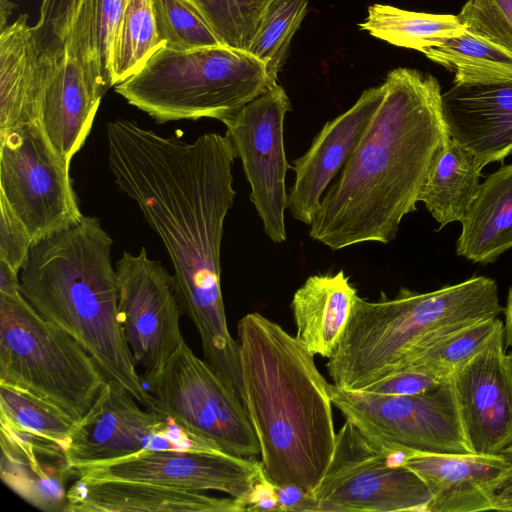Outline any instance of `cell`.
I'll return each mask as SVG.
<instances>
[{
    "mask_svg": "<svg viewBox=\"0 0 512 512\" xmlns=\"http://www.w3.org/2000/svg\"><path fill=\"white\" fill-rule=\"evenodd\" d=\"M106 137L114 181L161 239L205 360L237 382L239 343L227 324L220 263L224 221L236 197L229 138L212 132L188 142L122 118L107 124Z\"/></svg>",
    "mask_w": 512,
    "mask_h": 512,
    "instance_id": "1",
    "label": "cell"
},
{
    "mask_svg": "<svg viewBox=\"0 0 512 512\" xmlns=\"http://www.w3.org/2000/svg\"><path fill=\"white\" fill-rule=\"evenodd\" d=\"M384 84L380 105L310 225V238L333 251L394 240L451 140L433 75L399 67Z\"/></svg>",
    "mask_w": 512,
    "mask_h": 512,
    "instance_id": "2",
    "label": "cell"
},
{
    "mask_svg": "<svg viewBox=\"0 0 512 512\" xmlns=\"http://www.w3.org/2000/svg\"><path fill=\"white\" fill-rule=\"evenodd\" d=\"M242 400L275 486L310 493L335 447L329 383L314 356L278 323L258 312L238 322Z\"/></svg>",
    "mask_w": 512,
    "mask_h": 512,
    "instance_id": "3",
    "label": "cell"
},
{
    "mask_svg": "<svg viewBox=\"0 0 512 512\" xmlns=\"http://www.w3.org/2000/svg\"><path fill=\"white\" fill-rule=\"evenodd\" d=\"M113 241L96 217L35 241L20 270L22 295L46 321L72 336L107 380L151 410L118 313Z\"/></svg>",
    "mask_w": 512,
    "mask_h": 512,
    "instance_id": "4",
    "label": "cell"
},
{
    "mask_svg": "<svg viewBox=\"0 0 512 512\" xmlns=\"http://www.w3.org/2000/svg\"><path fill=\"white\" fill-rule=\"evenodd\" d=\"M273 83L265 64L247 50L225 45L187 51L162 47L114 89L160 124L201 118L222 122Z\"/></svg>",
    "mask_w": 512,
    "mask_h": 512,
    "instance_id": "5",
    "label": "cell"
},
{
    "mask_svg": "<svg viewBox=\"0 0 512 512\" xmlns=\"http://www.w3.org/2000/svg\"><path fill=\"white\" fill-rule=\"evenodd\" d=\"M461 310L444 288L401 287L377 301L357 296L343 337L326 364L333 384L359 391L394 373L413 353L457 330Z\"/></svg>",
    "mask_w": 512,
    "mask_h": 512,
    "instance_id": "6",
    "label": "cell"
},
{
    "mask_svg": "<svg viewBox=\"0 0 512 512\" xmlns=\"http://www.w3.org/2000/svg\"><path fill=\"white\" fill-rule=\"evenodd\" d=\"M106 377L68 333L46 321L21 294H0V383L26 391L78 421Z\"/></svg>",
    "mask_w": 512,
    "mask_h": 512,
    "instance_id": "7",
    "label": "cell"
},
{
    "mask_svg": "<svg viewBox=\"0 0 512 512\" xmlns=\"http://www.w3.org/2000/svg\"><path fill=\"white\" fill-rule=\"evenodd\" d=\"M406 452L383 444L345 419L336 433L330 463L308 494L310 511H422L431 494L403 466Z\"/></svg>",
    "mask_w": 512,
    "mask_h": 512,
    "instance_id": "8",
    "label": "cell"
},
{
    "mask_svg": "<svg viewBox=\"0 0 512 512\" xmlns=\"http://www.w3.org/2000/svg\"><path fill=\"white\" fill-rule=\"evenodd\" d=\"M148 386L151 411L216 444L226 454L242 458L260 455L243 400L186 342Z\"/></svg>",
    "mask_w": 512,
    "mask_h": 512,
    "instance_id": "9",
    "label": "cell"
},
{
    "mask_svg": "<svg viewBox=\"0 0 512 512\" xmlns=\"http://www.w3.org/2000/svg\"><path fill=\"white\" fill-rule=\"evenodd\" d=\"M70 163L39 123L0 132V198L27 227L33 243L84 216Z\"/></svg>",
    "mask_w": 512,
    "mask_h": 512,
    "instance_id": "10",
    "label": "cell"
},
{
    "mask_svg": "<svg viewBox=\"0 0 512 512\" xmlns=\"http://www.w3.org/2000/svg\"><path fill=\"white\" fill-rule=\"evenodd\" d=\"M329 391L345 419L383 444L407 452L473 454L462 432L449 380L408 396L345 390L334 384H329Z\"/></svg>",
    "mask_w": 512,
    "mask_h": 512,
    "instance_id": "11",
    "label": "cell"
},
{
    "mask_svg": "<svg viewBox=\"0 0 512 512\" xmlns=\"http://www.w3.org/2000/svg\"><path fill=\"white\" fill-rule=\"evenodd\" d=\"M139 404L125 388L106 380L90 410L77 421L65 452L70 466L108 462L145 450L224 453Z\"/></svg>",
    "mask_w": 512,
    "mask_h": 512,
    "instance_id": "12",
    "label": "cell"
},
{
    "mask_svg": "<svg viewBox=\"0 0 512 512\" xmlns=\"http://www.w3.org/2000/svg\"><path fill=\"white\" fill-rule=\"evenodd\" d=\"M291 102L282 86L273 83L262 94L222 121L236 158L250 185V201L274 242L286 240V158L284 119Z\"/></svg>",
    "mask_w": 512,
    "mask_h": 512,
    "instance_id": "13",
    "label": "cell"
},
{
    "mask_svg": "<svg viewBox=\"0 0 512 512\" xmlns=\"http://www.w3.org/2000/svg\"><path fill=\"white\" fill-rule=\"evenodd\" d=\"M118 313L136 365L149 384L182 345L184 314L174 276L146 248L116 262Z\"/></svg>",
    "mask_w": 512,
    "mask_h": 512,
    "instance_id": "14",
    "label": "cell"
},
{
    "mask_svg": "<svg viewBox=\"0 0 512 512\" xmlns=\"http://www.w3.org/2000/svg\"><path fill=\"white\" fill-rule=\"evenodd\" d=\"M263 474L261 461L229 454L145 450L74 469L85 483L132 481L188 491H219L246 502Z\"/></svg>",
    "mask_w": 512,
    "mask_h": 512,
    "instance_id": "15",
    "label": "cell"
},
{
    "mask_svg": "<svg viewBox=\"0 0 512 512\" xmlns=\"http://www.w3.org/2000/svg\"><path fill=\"white\" fill-rule=\"evenodd\" d=\"M506 348L501 325L448 379L473 454L497 455L512 446V364Z\"/></svg>",
    "mask_w": 512,
    "mask_h": 512,
    "instance_id": "16",
    "label": "cell"
},
{
    "mask_svg": "<svg viewBox=\"0 0 512 512\" xmlns=\"http://www.w3.org/2000/svg\"><path fill=\"white\" fill-rule=\"evenodd\" d=\"M385 90L384 82L364 90L348 110L326 122L308 150L293 161L295 181L287 209L296 220L312 224L325 191L358 144Z\"/></svg>",
    "mask_w": 512,
    "mask_h": 512,
    "instance_id": "17",
    "label": "cell"
},
{
    "mask_svg": "<svg viewBox=\"0 0 512 512\" xmlns=\"http://www.w3.org/2000/svg\"><path fill=\"white\" fill-rule=\"evenodd\" d=\"M38 61L39 123L53 146L71 161L90 134L104 94L90 84L78 60L64 45L39 46Z\"/></svg>",
    "mask_w": 512,
    "mask_h": 512,
    "instance_id": "18",
    "label": "cell"
},
{
    "mask_svg": "<svg viewBox=\"0 0 512 512\" xmlns=\"http://www.w3.org/2000/svg\"><path fill=\"white\" fill-rule=\"evenodd\" d=\"M403 466L417 474L431 494L427 512L495 510L507 463L501 454L408 452Z\"/></svg>",
    "mask_w": 512,
    "mask_h": 512,
    "instance_id": "19",
    "label": "cell"
},
{
    "mask_svg": "<svg viewBox=\"0 0 512 512\" xmlns=\"http://www.w3.org/2000/svg\"><path fill=\"white\" fill-rule=\"evenodd\" d=\"M442 103L451 139L470 149L482 167L512 153V82L453 85Z\"/></svg>",
    "mask_w": 512,
    "mask_h": 512,
    "instance_id": "20",
    "label": "cell"
},
{
    "mask_svg": "<svg viewBox=\"0 0 512 512\" xmlns=\"http://www.w3.org/2000/svg\"><path fill=\"white\" fill-rule=\"evenodd\" d=\"M1 424L0 475L4 484L35 508L65 511L67 483L74 478L65 450L53 441Z\"/></svg>",
    "mask_w": 512,
    "mask_h": 512,
    "instance_id": "21",
    "label": "cell"
},
{
    "mask_svg": "<svg viewBox=\"0 0 512 512\" xmlns=\"http://www.w3.org/2000/svg\"><path fill=\"white\" fill-rule=\"evenodd\" d=\"M66 512H243L245 501L132 481L85 483L68 490Z\"/></svg>",
    "mask_w": 512,
    "mask_h": 512,
    "instance_id": "22",
    "label": "cell"
},
{
    "mask_svg": "<svg viewBox=\"0 0 512 512\" xmlns=\"http://www.w3.org/2000/svg\"><path fill=\"white\" fill-rule=\"evenodd\" d=\"M38 53L27 14L0 30V132L40 121Z\"/></svg>",
    "mask_w": 512,
    "mask_h": 512,
    "instance_id": "23",
    "label": "cell"
},
{
    "mask_svg": "<svg viewBox=\"0 0 512 512\" xmlns=\"http://www.w3.org/2000/svg\"><path fill=\"white\" fill-rule=\"evenodd\" d=\"M357 296L343 270L308 277L291 302L295 337L313 355L330 358L344 335Z\"/></svg>",
    "mask_w": 512,
    "mask_h": 512,
    "instance_id": "24",
    "label": "cell"
},
{
    "mask_svg": "<svg viewBox=\"0 0 512 512\" xmlns=\"http://www.w3.org/2000/svg\"><path fill=\"white\" fill-rule=\"evenodd\" d=\"M461 224L458 256L488 264L512 248V163L502 165L480 184Z\"/></svg>",
    "mask_w": 512,
    "mask_h": 512,
    "instance_id": "25",
    "label": "cell"
},
{
    "mask_svg": "<svg viewBox=\"0 0 512 512\" xmlns=\"http://www.w3.org/2000/svg\"><path fill=\"white\" fill-rule=\"evenodd\" d=\"M482 169L477 156L453 139L439 154L419 195L439 229L465 218L478 194Z\"/></svg>",
    "mask_w": 512,
    "mask_h": 512,
    "instance_id": "26",
    "label": "cell"
},
{
    "mask_svg": "<svg viewBox=\"0 0 512 512\" xmlns=\"http://www.w3.org/2000/svg\"><path fill=\"white\" fill-rule=\"evenodd\" d=\"M127 0H82L63 44L90 84L102 94L112 87L110 60Z\"/></svg>",
    "mask_w": 512,
    "mask_h": 512,
    "instance_id": "27",
    "label": "cell"
},
{
    "mask_svg": "<svg viewBox=\"0 0 512 512\" xmlns=\"http://www.w3.org/2000/svg\"><path fill=\"white\" fill-rule=\"evenodd\" d=\"M359 28L392 45L420 52L466 32L457 15L414 12L384 4L369 6Z\"/></svg>",
    "mask_w": 512,
    "mask_h": 512,
    "instance_id": "28",
    "label": "cell"
},
{
    "mask_svg": "<svg viewBox=\"0 0 512 512\" xmlns=\"http://www.w3.org/2000/svg\"><path fill=\"white\" fill-rule=\"evenodd\" d=\"M422 53L454 74L453 85L512 82V53L467 30Z\"/></svg>",
    "mask_w": 512,
    "mask_h": 512,
    "instance_id": "29",
    "label": "cell"
},
{
    "mask_svg": "<svg viewBox=\"0 0 512 512\" xmlns=\"http://www.w3.org/2000/svg\"><path fill=\"white\" fill-rule=\"evenodd\" d=\"M153 0H127L111 52V86L137 74L162 47Z\"/></svg>",
    "mask_w": 512,
    "mask_h": 512,
    "instance_id": "30",
    "label": "cell"
},
{
    "mask_svg": "<svg viewBox=\"0 0 512 512\" xmlns=\"http://www.w3.org/2000/svg\"><path fill=\"white\" fill-rule=\"evenodd\" d=\"M501 325L503 321L498 317L467 325L416 351L395 372L416 369L447 380L485 347Z\"/></svg>",
    "mask_w": 512,
    "mask_h": 512,
    "instance_id": "31",
    "label": "cell"
},
{
    "mask_svg": "<svg viewBox=\"0 0 512 512\" xmlns=\"http://www.w3.org/2000/svg\"><path fill=\"white\" fill-rule=\"evenodd\" d=\"M0 421L60 445L66 452L77 421L50 403L0 383Z\"/></svg>",
    "mask_w": 512,
    "mask_h": 512,
    "instance_id": "32",
    "label": "cell"
},
{
    "mask_svg": "<svg viewBox=\"0 0 512 512\" xmlns=\"http://www.w3.org/2000/svg\"><path fill=\"white\" fill-rule=\"evenodd\" d=\"M225 46L247 50L273 0H183Z\"/></svg>",
    "mask_w": 512,
    "mask_h": 512,
    "instance_id": "33",
    "label": "cell"
},
{
    "mask_svg": "<svg viewBox=\"0 0 512 512\" xmlns=\"http://www.w3.org/2000/svg\"><path fill=\"white\" fill-rule=\"evenodd\" d=\"M308 0H273L269 5L249 52L266 66L277 82L290 43L307 14Z\"/></svg>",
    "mask_w": 512,
    "mask_h": 512,
    "instance_id": "34",
    "label": "cell"
},
{
    "mask_svg": "<svg viewBox=\"0 0 512 512\" xmlns=\"http://www.w3.org/2000/svg\"><path fill=\"white\" fill-rule=\"evenodd\" d=\"M153 10L164 47L187 51L222 45L208 25L183 0H153Z\"/></svg>",
    "mask_w": 512,
    "mask_h": 512,
    "instance_id": "35",
    "label": "cell"
},
{
    "mask_svg": "<svg viewBox=\"0 0 512 512\" xmlns=\"http://www.w3.org/2000/svg\"><path fill=\"white\" fill-rule=\"evenodd\" d=\"M457 16L468 32L512 53V0H467Z\"/></svg>",
    "mask_w": 512,
    "mask_h": 512,
    "instance_id": "36",
    "label": "cell"
},
{
    "mask_svg": "<svg viewBox=\"0 0 512 512\" xmlns=\"http://www.w3.org/2000/svg\"><path fill=\"white\" fill-rule=\"evenodd\" d=\"M82 0H42L40 15L33 27L42 47L62 46Z\"/></svg>",
    "mask_w": 512,
    "mask_h": 512,
    "instance_id": "37",
    "label": "cell"
},
{
    "mask_svg": "<svg viewBox=\"0 0 512 512\" xmlns=\"http://www.w3.org/2000/svg\"><path fill=\"white\" fill-rule=\"evenodd\" d=\"M32 245L33 238L27 227L8 203L0 198V261L20 272Z\"/></svg>",
    "mask_w": 512,
    "mask_h": 512,
    "instance_id": "38",
    "label": "cell"
},
{
    "mask_svg": "<svg viewBox=\"0 0 512 512\" xmlns=\"http://www.w3.org/2000/svg\"><path fill=\"white\" fill-rule=\"evenodd\" d=\"M445 381L425 371L405 369L367 386L363 391L385 395L408 396L424 393L436 388Z\"/></svg>",
    "mask_w": 512,
    "mask_h": 512,
    "instance_id": "39",
    "label": "cell"
},
{
    "mask_svg": "<svg viewBox=\"0 0 512 512\" xmlns=\"http://www.w3.org/2000/svg\"><path fill=\"white\" fill-rule=\"evenodd\" d=\"M279 511H310V498L295 484L276 486Z\"/></svg>",
    "mask_w": 512,
    "mask_h": 512,
    "instance_id": "40",
    "label": "cell"
},
{
    "mask_svg": "<svg viewBox=\"0 0 512 512\" xmlns=\"http://www.w3.org/2000/svg\"><path fill=\"white\" fill-rule=\"evenodd\" d=\"M18 271L7 263L0 261V294H21L20 277Z\"/></svg>",
    "mask_w": 512,
    "mask_h": 512,
    "instance_id": "41",
    "label": "cell"
},
{
    "mask_svg": "<svg viewBox=\"0 0 512 512\" xmlns=\"http://www.w3.org/2000/svg\"><path fill=\"white\" fill-rule=\"evenodd\" d=\"M499 454H501L505 459L507 468L498 486L497 498L512 495V446L508 447Z\"/></svg>",
    "mask_w": 512,
    "mask_h": 512,
    "instance_id": "42",
    "label": "cell"
},
{
    "mask_svg": "<svg viewBox=\"0 0 512 512\" xmlns=\"http://www.w3.org/2000/svg\"><path fill=\"white\" fill-rule=\"evenodd\" d=\"M503 313L505 315V321L503 323L505 345L506 347L512 348V286L509 288Z\"/></svg>",
    "mask_w": 512,
    "mask_h": 512,
    "instance_id": "43",
    "label": "cell"
},
{
    "mask_svg": "<svg viewBox=\"0 0 512 512\" xmlns=\"http://www.w3.org/2000/svg\"><path fill=\"white\" fill-rule=\"evenodd\" d=\"M15 7L16 4L10 0H0V30L8 25V18L12 14Z\"/></svg>",
    "mask_w": 512,
    "mask_h": 512,
    "instance_id": "44",
    "label": "cell"
},
{
    "mask_svg": "<svg viewBox=\"0 0 512 512\" xmlns=\"http://www.w3.org/2000/svg\"><path fill=\"white\" fill-rule=\"evenodd\" d=\"M509 356H510V361H511V364H512V353H510Z\"/></svg>",
    "mask_w": 512,
    "mask_h": 512,
    "instance_id": "45",
    "label": "cell"
}]
</instances>
